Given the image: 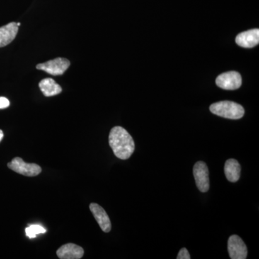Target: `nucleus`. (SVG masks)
Wrapping results in <instances>:
<instances>
[{
    "label": "nucleus",
    "mask_w": 259,
    "mask_h": 259,
    "mask_svg": "<svg viewBox=\"0 0 259 259\" xmlns=\"http://www.w3.org/2000/svg\"><path fill=\"white\" fill-rule=\"evenodd\" d=\"M177 259H190V253H189L188 250H187V248H182L179 252L178 255L177 257Z\"/></svg>",
    "instance_id": "nucleus-15"
},
{
    "label": "nucleus",
    "mask_w": 259,
    "mask_h": 259,
    "mask_svg": "<svg viewBox=\"0 0 259 259\" xmlns=\"http://www.w3.org/2000/svg\"><path fill=\"white\" fill-rule=\"evenodd\" d=\"M47 230L42 228V226H38V225H32L25 228V233L26 236L30 238H36L37 234H41V233H45Z\"/></svg>",
    "instance_id": "nucleus-14"
},
{
    "label": "nucleus",
    "mask_w": 259,
    "mask_h": 259,
    "mask_svg": "<svg viewBox=\"0 0 259 259\" xmlns=\"http://www.w3.org/2000/svg\"><path fill=\"white\" fill-rule=\"evenodd\" d=\"M18 32L16 23H10L0 28V48L6 47L13 41Z\"/></svg>",
    "instance_id": "nucleus-11"
},
{
    "label": "nucleus",
    "mask_w": 259,
    "mask_h": 259,
    "mask_svg": "<svg viewBox=\"0 0 259 259\" xmlns=\"http://www.w3.org/2000/svg\"><path fill=\"white\" fill-rule=\"evenodd\" d=\"M216 84L223 90H237L241 88L242 84L241 74L234 71L223 73L218 76L216 79Z\"/></svg>",
    "instance_id": "nucleus-6"
},
{
    "label": "nucleus",
    "mask_w": 259,
    "mask_h": 259,
    "mask_svg": "<svg viewBox=\"0 0 259 259\" xmlns=\"http://www.w3.org/2000/svg\"><path fill=\"white\" fill-rule=\"evenodd\" d=\"M109 144L116 157L126 160L132 156L135 151V143L132 136L123 127L116 126L109 135Z\"/></svg>",
    "instance_id": "nucleus-1"
},
{
    "label": "nucleus",
    "mask_w": 259,
    "mask_h": 259,
    "mask_svg": "<svg viewBox=\"0 0 259 259\" xmlns=\"http://www.w3.org/2000/svg\"><path fill=\"white\" fill-rule=\"evenodd\" d=\"M236 42L239 47L246 49L256 47L259 42L258 29H253L238 34L236 38Z\"/></svg>",
    "instance_id": "nucleus-9"
},
{
    "label": "nucleus",
    "mask_w": 259,
    "mask_h": 259,
    "mask_svg": "<svg viewBox=\"0 0 259 259\" xmlns=\"http://www.w3.org/2000/svg\"><path fill=\"white\" fill-rule=\"evenodd\" d=\"M228 250L232 259H245L248 254L244 242L236 235L230 237L228 242Z\"/></svg>",
    "instance_id": "nucleus-7"
},
{
    "label": "nucleus",
    "mask_w": 259,
    "mask_h": 259,
    "mask_svg": "<svg viewBox=\"0 0 259 259\" xmlns=\"http://www.w3.org/2000/svg\"><path fill=\"white\" fill-rule=\"evenodd\" d=\"M17 25H18V26H20V23H17Z\"/></svg>",
    "instance_id": "nucleus-18"
},
{
    "label": "nucleus",
    "mask_w": 259,
    "mask_h": 259,
    "mask_svg": "<svg viewBox=\"0 0 259 259\" xmlns=\"http://www.w3.org/2000/svg\"><path fill=\"white\" fill-rule=\"evenodd\" d=\"M39 88L46 97H52L59 95L62 92L60 85L51 78L42 79L39 83Z\"/></svg>",
    "instance_id": "nucleus-13"
},
{
    "label": "nucleus",
    "mask_w": 259,
    "mask_h": 259,
    "mask_svg": "<svg viewBox=\"0 0 259 259\" xmlns=\"http://www.w3.org/2000/svg\"><path fill=\"white\" fill-rule=\"evenodd\" d=\"M70 66V61L64 58H57L53 60L37 64L36 69L46 71L53 76H59L64 74Z\"/></svg>",
    "instance_id": "nucleus-4"
},
{
    "label": "nucleus",
    "mask_w": 259,
    "mask_h": 259,
    "mask_svg": "<svg viewBox=\"0 0 259 259\" xmlns=\"http://www.w3.org/2000/svg\"><path fill=\"white\" fill-rule=\"evenodd\" d=\"M10 106V101L4 97H0V109H5Z\"/></svg>",
    "instance_id": "nucleus-16"
},
{
    "label": "nucleus",
    "mask_w": 259,
    "mask_h": 259,
    "mask_svg": "<svg viewBox=\"0 0 259 259\" xmlns=\"http://www.w3.org/2000/svg\"><path fill=\"white\" fill-rule=\"evenodd\" d=\"M8 166L20 175L26 177H35L41 172L40 166L36 163H28L21 158L15 157L13 161L8 163Z\"/></svg>",
    "instance_id": "nucleus-3"
},
{
    "label": "nucleus",
    "mask_w": 259,
    "mask_h": 259,
    "mask_svg": "<svg viewBox=\"0 0 259 259\" xmlns=\"http://www.w3.org/2000/svg\"><path fill=\"white\" fill-rule=\"evenodd\" d=\"M227 180L231 182H236L241 177V166L236 159L227 160L224 167Z\"/></svg>",
    "instance_id": "nucleus-12"
},
{
    "label": "nucleus",
    "mask_w": 259,
    "mask_h": 259,
    "mask_svg": "<svg viewBox=\"0 0 259 259\" xmlns=\"http://www.w3.org/2000/svg\"><path fill=\"white\" fill-rule=\"evenodd\" d=\"M83 249L74 243H67L58 249L56 254L61 259H80L83 255Z\"/></svg>",
    "instance_id": "nucleus-10"
},
{
    "label": "nucleus",
    "mask_w": 259,
    "mask_h": 259,
    "mask_svg": "<svg viewBox=\"0 0 259 259\" xmlns=\"http://www.w3.org/2000/svg\"><path fill=\"white\" fill-rule=\"evenodd\" d=\"M209 110L214 115L231 120H238L243 117L244 109L239 104L231 101H221L213 103Z\"/></svg>",
    "instance_id": "nucleus-2"
},
{
    "label": "nucleus",
    "mask_w": 259,
    "mask_h": 259,
    "mask_svg": "<svg viewBox=\"0 0 259 259\" xmlns=\"http://www.w3.org/2000/svg\"><path fill=\"white\" fill-rule=\"evenodd\" d=\"M194 180L197 188L202 192H206L209 188V170L204 162L198 161L193 168Z\"/></svg>",
    "instance_id": "nucleus-5"
},
{
    "label": "nucleus",
    "mask_w": 259,
    "mask_h": 259,
    "mask_svg": "<svg viewBox=\"0 0 259 259\" xmlns=\"http://www.w3.org/2000/svg\"><path fill=\"white\" fill-rule=\"evenodd\" d=\"M3 137H4V134H3V131L0 130V142H1L2 140H3Z\"/></svg>",
    "instance_id": "nucleus-17"
},
{
    "label": "nucleus",
    "mask_w": 259,
    "mask_h": 259,
    "mask_svg": "<svg viewBox=\"0 0 259 259\" xmlns=\"http://www.w3.org/2000/svg\"><path fill=\"white\" fill-rule=\"evenodd\" d=\"M90 209L102 231L105 233L111 231V222L105 209L96 203L90 204Z\"/></svg>",
    "instance_id": "nucleus-8"
}]
</instances>
